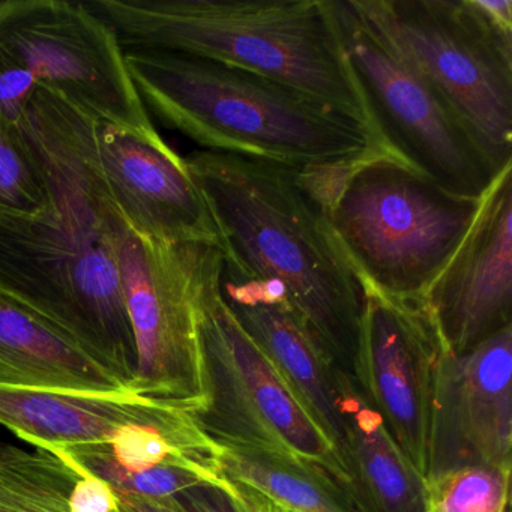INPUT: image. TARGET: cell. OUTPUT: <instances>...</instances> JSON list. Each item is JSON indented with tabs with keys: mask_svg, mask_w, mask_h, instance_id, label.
I'll list each match as a JSON object with an SVG mask.
<instances>
[{
	"mask_svg": "<svg viewBox=\"0 0 512 512\" xmlns=\"http://www.w3.org/2000/svg\"><path fill=\"white\" fill-rule=\"evenodd\" d=\"M85 4L116 32L125 52L172 50L268 77L343 113L388 149L350 67L334 0H89Z\"/></svg>",
	"mask_w": 512,
	"mask_h": 512,
	"instance_id": "277c9868",
	"label": "cell"
},
{
	"mask_svg": "<svg viewBox=\"0 0 512 512\" xmlns=\"http://www.w3.org/2000/svg\"><path fill=\"white\" fill-rule=\"evenodd\" d=\"M98 160L110 197L137 235L172 244H211L220 235L184 157L160 133L98 124Z\"/></svg>",
	"mask_w": 512,
	"mask_h": 512,
	"instance_id": "5bb4252c",
	"label": "cell"
},
{
	"mask_svg": "<svg viewBox=\"0 0 512 512\" xmlns=\"http://www.w3.org/2000/svg\"><path fill=\"white\" fill-rule=\"evenodd\" d=\"M224 484L239 512H274V503L254 488L227 478H224Z\"/></svg>",
	"mask_w": 512,
	"mask_h": 512,
	"instance_id": "484cf974",
	"label": "cell"
},
{
	"mask_svg": "<svg viewBox=\"0 0 512 512\" xmlns=\"http://www.w3.org/2000/svg\"><path fill=\"white\" fill-rule=\"evenodd\" d=\"M125 62L149 116L202 151L304 173L392 155L343 113L251 71L172 50H128Z\"/></svg>",
	"mask_w": 512,
	"mask_h": 512,
	"instance_id": "3957f363",
	"label": "cell"
},
{
	"mask_svg": "<svg viewBox=\"0 0 512 512\" xmlns=\"http://www.w3.org/2000/svg\"><path fill=\"white\" fill-rule=\"evenodd\" d=\"M0 385L88 392L127 389L73 338L2 292Z\"/></svg>",
	"mask_w": 512,
	"mask_h": 512,
	"instance_id": "e0dca14e",
	"label": "cell"
},
{
	"mask_svg": "<svg viewBox=\"0 0 512 512\" xmlns=\"http://www.w3.org/2000/svg\"><path fill=\"white\" fill-rule=\"evenodd\" d=\"M350 67L386 148L455 196L481 199L499 175L448 107L359 17L334 0Z\"/></svg>",
	"mask_w": 512,
	"mask_h": 512,
	"instance_id": "30bf717a",
	"label": "cell"
},
{
	"mask_svg": "<svg viewBox=\"0 0 512 512\" xmlns=\"http://www.w3.org/2000/svg\"><path fill=\"white\" fill-rule=\"evenodd\" d=\"M443 353L421 299L391 298L364 286L353 380L424 478L434 383Z\"/></svg>",
	"mask_w": 512,
	"mask_h": 512,
	"instance_id": "8fae6325",
	"label": "cell"
},
{
	"mask_svg": "<svg viewBox=\"0 0 512 512\" xmlns=\"http://www.w3.org/2000/svg\"><path fill=\"white\" fill-rule=\"evenodd\" d=\"M50 194L47 208L0 205V292L73 338L125 388L137 352L119 271L127 224L98 160V122L38 88L19 124Z\"/></svg>",
	"mask_w": 512,
	"mask_h": 512,
	"instance_id": "6da1fadb",
	"label": "cell"
},
{
	"mask_svg": "<svg viewBox=\"0 0 512 512\" xmlns=\"http://www.w3.org/2000/svg\"><path fill=\"white\" fill-rule=\"evenodd\" d=\"M0 424L35 448L59 449L109 443L125 425L178 430L194 421L187 412L130 389L88 392L0 385Z\"/></svg>",
	"mask_w": 512,
	"mask_h": 512,
	"instance_id": "2e32d148",
	"label": "cell"
},
{
	"mask_svg": "<svg viewBox=\"0 0 512 512\" xmlns=\"http://www.w3.org/2000/svg\"><path fill=\"white\" fill-rule=\"evenodd\" d=\"M223 272L224 260L197 301L206 401L191 419L214 443L262 449L319 470L353 499L343 458L224 302Z\"/></svg>",
	"mask_w": 512,
	"mask_h": 512,
	"instance_id": "52a82bcc",
	"label": "cell"
},
{
	"mask_svg": "<svg viewBox=\"0 0 512 512\" xmlns=\"http://www.w3.org/2000/svg\"><path fill=\"white\" fill-rule=\"evenodd\" d=\"M82 473L58 452L0 443V512H71Z\"/></svg>",
	"mask_w": 512,
	"mask_h": 512,
	"instance_id": "ffe728a7",
	"label": "cell"
},
{
	"mask_svg": "<svg viewBox=\"0 0 512 512\" xmlns=\"http://www.w3.org/2000/svg\"><path fill=\"white\" fill-rule=\"evenodd\" d=\"M0 443H2V442H0Z\"/></svg>",
	"mask_w": 512,
	"mask_h": 512,
	"instance_id": "f546056e",
	"label": "cell"
},
{
	"mask_svg": "<svg viewBox=\"0 0 512 512\" xmlns=\"http://www.w3.org/2000/svg\"><path fill=\"white\" fill-rule=\"evenodd\" d=\"M70 511L119 512V499L103 479L89 473H82L71 491Z\"/></svg>",
	"mask_w": 512,
	"mask_h": 512,
	"instance_id": "cb8c5ba5",
	"label": "cell"
},
{
	"mask_svg": "<svg viewBox=\"0 0 512 512\" xmlns=\"http://www.w3.org/2000/svg\"><path fill=\"white\" fill-rule=\"evenodd\" d=\"M119 512H121V509H119Z\"/></svg>",
	"mask_w": 512,
	"mask_h": 512,
	"instance_id": "f1b7e54d",
	"label": "cell"
},
{
	"mask_svg": "<svg viewBox=\"0 0 512 512\" xmlns=\"http://www.w3.org/2000/svg\"><path fill=\"white\" fill-rule=\"evenodd\" d=\"M511 470L478 464L425 479L427 512H509Z\"/></svg>",
	"mask_w": 512,
	"mask_h": 512,
	"instance_id": "44dd1931",
	"label": "cell"
},
{
	"mask_svg": "<svg viewBox=\"0 0 512 512\" xmlns=\"http://www.w3.org/2000/svg\"><path fill=\"white\" fill-rule=\"evenodd\" d=\"M173 499L181 512H239L227 491L224 478L223 484L205 482L176 494Z\"/></svg>",
	"mask_w": 512,
	"mask_h": 512,
	"instance_id": "d4e9b609",
	"label": "cell"
},
{
	"mask_svg": "<svg viewBox=\"0 0 512 512\" xmlns=\"http://www.w3.org/2000/svg\"><path fill=\"white\" fill-rule=\"evenodd\" d=\"M0 44L41 88L98 124L158 133L131 80L118 35L85 2L0 0Z\"/></svg>",
	"mask_w": 512,
	"mask_h": 512,
	"instance_id": "9c48e42d",
	"label": "cell"
},
{
	"mask_svg": "<svg viewBox=\"0 0 512 512\" xmlns=\"http://www.w3.org/2000/svg\"><path fill=\"white\" fill-rule=\"evenodd\" d=\"M185 161L217 226L224 271L277 289L323 358L353 377L364 286L307 173L209 151Z\"/></svg>",
	"mask_w": 512,
	"mask_h": 512,
	"instance_id": "7a4b0ae2",
	"label": "cell"
},
{
	"mask_svg": "<svg viewBox=\"0 0 512 512\" xmlns=\"http://www.w3.org/2000/svg\"><path fill=\"white\" fill-rule=\"evenodd\" d=\"M224 302L344 460V397L353 377L335 370L296 322L280 293L223 272Z\"/></svg>",
	"mask_w": 512,
	"mask_h": 512,
	"instance_id": "9a60e30c",
	"label": "cell"
},
{
	"mask_svg": "<svg viewBox=\"0 0 512 512\" xmlns=\"http://www.w3.org/2000/svg\"><path fill=\"white\" fill-rule=\"evenodd\" d=\"M448 107L488 163L512 164V31L479 0H347Z\"/></svg>",
	"mask_w": 512,
	"mask_h": 512,
	"instance_id": "8992f818",
	"label": "cell"
},
{
	"mask_svg": "<svg viewBox=\"0 0 512 512\" xmlns=\"http://www.w3.org/2000/svg\"><path fill=\"white\" fill-rule=\"evenodd\" d=\"M38 88L35 77L0 44V115L17 127Z\"/></svg>",
	"mask_w": 512,
	"mask_h": 512,
	"instance_id": "603a6c76",
	"label": "cell"
},
{
	"mask_svg": "<svg viewBox=\"0 0 512 512\" xmlns=\"http://www.w3.org/2000/svg\"><path fill=\"white\" fill-rule=\"evenodd\" d=\"M344 463L358 512H427L425 478L403 454L355 380L344 397Z\"/></svg>",
	"mask_w": 512,
	"mask_h": 512,
	"instance_id": "ac0fdd59",
	"label": "cell"
},
{
	"mask_svg": "<svg viewBox=\"0 0 512 512\" xmlns=\"http://www.w3.org/2000/svg\"><path fill=\"white\" fill-rule=\"evenodd\" d=\"M118 257L137 352L128 389L193 415L206 401L197 301L206 278L223 263V250L155 241L127 226Z\"/></svg>",
	"mask_w": 512,
	"mask_h": 512,
	"instance_id": "ba28073f",
	"label": "cell"
},
{
	"mask_svg": "<svg viewBox=\"0 0 512 512\" xmlns=\"http://www.w3.org/2000/svg\"><path fill=\"white\" fill-rule=\"evenodd\" d=\"M512 326L461 355L443 353L431 403L425 479L512 466Z\"/></svg>",
	"mask_w": 512,
	"mask_h": 512,
	"instance_id": "4fadbf2b",
	"label": "cell"
},
{
	"mask_svg": "<svg viewBox=\"0 0 512 512\" xmlns=\"http://www.w3.org/2000/svg\"><path fill=\"white\" fill-rule=\"evenodd\" d=\"M421 301L451 355L512 326V164L481 197L469 232Z\"/></svg>",
	"mask_w": 512,
	"mask_h": 512,
	"instance_id": "7c38bea8",
	"label": "cell"
},
{
	"mask_svg": "<svg viewBox=\"0 0 512 512\" xmlns=\"http://www.w3.org/2000/svg\"><path fill=\"white\" fill-rule=\"evenodd\" d=\"M221 476L292 512H358L352 496L319 470L250 446L217 443Z\"/></svg>",
	"mask_w": 512,
	"mask_h": 512,
	"instance_id": "d6986e66",
	"label": "cell"
},
{
	"mask_svg": "<svg viewBox=\"0 0 512 512\" xmlns=\"http://www.w3.org/2000/svg\"><path fill=\"white\" fill-rule=\"evenodd\" d=\"M274 512H292L289 509L280 508V506L274 505Z\"/></svg>",
	"mask_w": 512,
	"mask_h": 512,
	"instance_id": "83f0119b",
	"label": "cell"
},
{
	"mask_svg": "<svg viewBox=\"0 0 512 512\" xmlns=\"http://www.w3.org/2000/svg\"><path fill=\"white\" fill-rule=\"evenodd\" d=\"M307 175L359 280L391 298H422L481 202L448 193L394 155Z\"/></svg>",
	"mask_w": 512,
	"mask_h": 512,
	"instance_id": "5b68a950",
	"label": "cell"
},
{
	"mask_svg": "<svg viewBox=\"0 0 512 512\" xmlns=\"http://www.w3.org/2000/svg\"><path fill=\"white\" fill-rule=\"evenodd\" d=\"M121 512H181L173 497L143 499V497L118 496Z\"/></svg>",
	"mask_w": 512,
	"mask_h": 512,
	"instance_id": "4316f807",
	"label": "cell"
},
{
	"mask_svg": "<svg viewBox=\"0 0 512 512\" xmlns=\"http://www.w3.org/2000/svg\"><path fill=\"white\" fill-rule=\"evenodd\" d=\"M49 190L20 131L0 115V205L19 211H41Z\"/></svg>",
	"mask_w": 512,
	"mask_h": 512,
	"instance_id": "7402d4cb",
	"label": "cell"
}]
</instances>
